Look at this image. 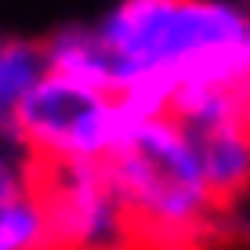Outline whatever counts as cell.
Masks as SVG:
<instances>
[{
    "label": "cell",
    "instance_id": "cell-1",
    "mask_svg": "<svg viewBox=\"0 0 250 250\" xmlns=\"http://www.w3.org/2000/svg\"><path fill=\"white\" fill-rule=\"evenodd\" d=\"M105 91L167 116L178 87L250 80V7L232 0H116L91 22Z\"/></svg>",
    "mask_w": 250,
    "mask_h": 250
},
{
    "label": "cell",
    "instance_id": "cell-2",
    "mask_svg": "<svg viewBox=\"0 0 250 250\" xmlns=\"http://www.w3.org/2000/svg\"><path fill=\"white\" fill-rule=\"evenodd\" d=\"M102 163L127 207L134 247L178 250L192 243L218 207L192 138L170 113L138 124Z\"/></svg>",
    "mask_w": 250,
    "mask_h": 250
},
{
    "label": "cell",
    "instance_id": "cell-3",
    "mask_svg": "<svg viewBox=\"0 0 250 250\" xmlns=\"http://www.w3.org/2000/svg\"><path fill=\"white\" fill-rule=\"evenodd\" d=\"M138 124L145 120L113 91L44 69L7 113L4 131L33 160H105Z\"/></svg>",
    "mask_w": 250,
    "mask_h": 250
},
{
    "label": "cell",
    "instance_id": "cell-4",
    "mask_svg": "<svg viewBox=\"0 0 250 250\" xmlns=\"http://www.w3.org/2000/svg\"><path fill=\"white\" fill-rule=\"evenodd\" d=\"M47 250H138L127 207L102 160H33Z\"/></svg>",
    "mask_w": 250,
    "mask_h": 250
},
{
    "label": "cell",
    "instance_id": "cell-5",
    "mask_svg": "<svg viewBox=\"0 0 250 250\" xmlns=\"http://www.w3.org/2000/svg\"><path fill=\"white\" fill-rule=\"evenodd\" d=\"M182 127L188 131L196 152H200V167H203V178H207L214 203L221 207V203H232L236 196H243L250 188V134L236 120L203 124V127L182 124Z\"/></svg>",
    "mask_w": 250,
    "mask_h": 250
},
{
    "label": "cell",
    "instance_id": "cell-6",
    "mask_svg": "<svg viewBox=\"0 0 250 250\" xmlns=\"http://www.w3.org/2000/svg\"><path fill=\"white\" fill-rule=\"evenodd\" d=\"M0 250H47L44 210L33 185L0 200Z\"/></svg>",
    "mask_w": 250,
    "mask_h": 250
}]
</instances>
